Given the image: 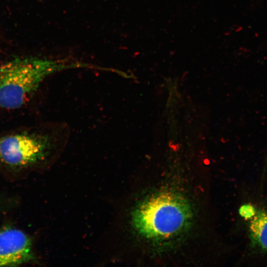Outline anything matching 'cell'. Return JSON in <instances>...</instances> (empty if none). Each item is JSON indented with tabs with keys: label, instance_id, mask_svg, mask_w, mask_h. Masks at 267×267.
<instances>
[{
	"label": "cell",
	"instance_id": "cell-5",
	"mask_svg": "<svg viewBox=\"0 0 267 267\" xmlns=\"http://www.w3.org/2000/svg\"><path fill=\"white\" fill-rule=\"evenodd\" d=\"M250 237L253 246L267 251V212L259 211L252 219L249 226Z\"/></svg>",
	"mask_w": 267,
	"mask_h": 267
},
{
	"label": "cell",
	"instance_id": "cell-2",
	"mask_svg": "<svg viewBox=\"0 0 267 267\" xmlns=\"http://www.w3.org/2000/svg\"><path fill=\"white\" fill-rule=\"evenodd\" d=\"M55 126L22 127L0 133V168L32 171L46 162L61 144Z\"/></svg>",
	"mask_w": 267,
	"mask_h": 267
},
{
	"label": "cell",
	"instance_id": "cell-3",
	"mask_svg": "<svg viewBox=\"0 0 267 267\" xmlns=\"http://www.w3.org/2000/svg\"><path fill=\"white\" fill-rule=\"evenodd\" d=\"M186 209L173 196L162 194L144 202L134 216L135 227L149 236H167L183 226L186 220Z\"/></svg>",
	"mask_w": 267,
	"mask_h": 267
},
{
	"label": "cell",
	"instance_id": "cell-4",
	"mask_svg": "<svg viewBox=\"0 0 267 267\" xmlns=\"http://www.w3.org/2000/svg\"><path fill=\"white\" fill-rule=\"evenodd\" d=\"M35 259L30 237L21 229H0V267H16Z\"/></svg>",
	"mask_w": 267,
	"mask_h": 267
},
{
	"label": "cell",
	"instance_id": "cell-1",
	"mask_svg": "<svg viewBox=\"0 0 267 267\" xmlns=\"http://www.w3.org/2000/svg\"><path fill=\"white\" fill-rule=\"evenodd\" d=\"M89 67L83 63L35 56L13 57L0 65V111H14L25 106L44 81L58 72Z\"/></svg>",
	"mask_w": 267,
	"mask_h": 267
}]
</instances>
